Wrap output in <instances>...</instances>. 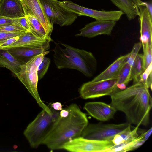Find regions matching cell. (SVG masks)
I'll use <instances>...</instances> for the list:
<instances>
[{
  "label": "cell",
  "mask_w": 152,
  "mask_h": 152,
  "mask_svg": "<svg viewBox=\"0 0 152 152\" xmlns=\"http://www.w3.org/2000/svg\"><path fill=\"white\" fill-rule=\"evenodd\" d=\"M110 96V104L123 112L129 123L139 126L149 124L152 99L148 88L142 83L133 84Z\"/></svg>",
  "instance_id": "cell-1"
},
{
  "label": "cell",
  "mask_w": 152,
  "mask_h": 152,
  "mask_svg": "<svg viewBox=\"0 0 152 152\" xmlns=\"http://www.w3.org/2000/svg\"><path fill=\"white\" fill-rule=\"evenodd\" d=\"M67 108L68 115L59 116L42 142V144L51 151L62 149L65 143L80 137L88 124L86 115L77 104H71Z\"/></svg>",
  "instance_id": "cell-2"
},
{
  "label": "cell",
  "mask_w": 152,
  "mask_h": 152,
  "mask_svg": "<svg viewBox=\"0 0 152 152\" xmlns=\"http://www.w3.org/2000/svg\"><path fill=\"white\" fill-rule=\"evenodd\" d=\"M54 43L53 61L58 69H75L88 77L94 75L97 63L91 52L61 42Z\"/></svg>",
  "instance_id": "cell-3"
},
{
  "label": "cell",
  "mask_w": 152,
  "mask_h": 152,
  "mask_svg": "<svg viewBox=\"0 0 152 152\" xmlns=\"http://www.w3.org/2000/svg\"><path fill=\"white\" fill-rule=\"evenodd\" d=\"M49 52H45L36 55L22 66L20 71L13 74L23 85L42 110L52 113L53 109L48 107L42 100L38 93L37 85L39 80L37 69L44 56Z\"/></svg>",
  "instance_id": "cell-4"
},
{
  "label": "cell",
  "mask_w": 152,
  "mask_h": 152,
  "mask_svg": "<svg viewBox=\"0 0 152 152\" xmlns=\"http://www.w3.org/2000/svg\"><path fill=\"white\" fill-rule=\"evenodd\" d=\"M59 111L53 109V113L42 110L28 125L23 134L30 146L37 148L42 142L56 119L59 116Z\"/></svg>",
  "instance_id": "cell-5"
},
{
  "label": "cell",
  "mask_w": 152,
  "mask_h": 152,
  "mask_svg": "<svg viewBox=\"0 0 152 152\" xmlns=\"http://www.w3.org/2000/svg\"><path fill=\"white\" fill-rule=\"evenodd\" d=\"M44 10L51 24L61 26L71 25L78 15L63 7L57 0H40Z\"/></svg>",
  "instance_id": "cell-6"
},
{
  "label": "cell",
  "mask_w": 152,
  "mask_h": 152,
  "mask_svg": "<svg viewBox=\"0 0 152 152\" xmlns=\"http://www.w3.org/2000/svg\"><path fill=\"white\" fill-rule=\"evenodd\" d=\"M129 125L128 123L119 124H88L80 137L91 140L112 141L116 134Z\"/></svg>",
  "instance_id": "cell-7"
},
{
  "label": "cell",
  "mask_w": 152,
  "mask_h": 152,
  "mask_svg": "<svg viewBox=\"0 0 152 152\" xmlns=\"http://www.w3.org/2000/svg\"><path fill=\"white\" fill-rule=\"evenodd\" d=\"M118 78L98 81H92L83 84L79 89L80 97L84 99L111 95L120 91L117 87Z\"/></svg>",
  "instance_id": "cell-8"
},
{
  "label": "cell",
  "mask_w": 152,
  "mask_h": 152,
  "mask_svg": "<svg viewBox=\"0 0 152 152\" xmlns=\"http://www.w3.org/2000/svg\"><path fill=\"white\" fill-rule=\"evenodd\" d=\"M114 145L111 141L91 140L79 137L65 143L62 149L71 152H104Z\"/></svg>",
  "instance_id": "cell-9"
},
{
  "label": "cell",
  "mask_w": 152,
  "mask_h": 152,
  "mask_svg": "<svg viewBox=\"0 0 152 152\" xmlns=\"http://www.w3.org/2000/svg\"><path fill=\"white\" fill-rule=\"evenodd\" d=\"M63 7L78 15L94 18L96 20L118 21L124 13L121 11H99L87 8L77 4L70 1H59Z\"/></svg>",
  "instance_id": "cell-10"
},
{
  "label": "cell",
  "mask_w": 152,
  "mask_h": 152,
  "mask_svg": "<svg viewBox=\"0 0 152 152\" xmlns=\"http://www.w3.org/2000/svg\"><path fill=\"white\" fill-rule=\"evenodd\" d=\"M52 41V39L39 37L28 32L20 36L14 43L0 49L26 48L42 49L47 51L50 48V42Z\"/></svg>",
  "instance_id": "cell-11"
},
{
  "label": "cell",
  "mask_w": 152,
  "mask_h": 152,
  "mask_svg": "<svg viewBox=\"0 0 152 152\" xmlns=\"http://www.w3.org/2000/svg\"><path fill=\"white\" fill-rule=\"evenodd\" d=\"M26 16L28 14L35 17L41 23L49 37L53 30V26L46 16L40 0H20Z\"/></svg>",
  "instance_id": "cell-12"
},
{
  "label": "cell",
  "mask_w": 152,
  "mask_h": 152,
  "mask_svg": "<svg viewBox=\"0 0 152 152\" xmlns=\"http://www.w3.org/2000/svg\"><path fill=\"white\" fill-rule=\"evenodd\" d=\"M116 23L113 21L96 20L86 25L75 36L92 38L102 34L110 35Z\"/></svg>",
  "instance_id": "cell-13"
},
{
  "label": "cell",
  "mask_w": 152,
  "mask_h": 152,
  "mask_svg": "<svg viewBox=\"0 0 152 152\" xmlns=\"http://www.w3.org/2000/svg\"><path fill=\"white\" fill-rule=\"evenodd\" d=\"M83 108L92 117L103 121L113 118L117 111L110 104L100 102H86Z\"/></svg>",
  "instance_id": "cell-14"
},
{
  "label": "cell",
  "mask_w": 152,
  "mask_h": 152,
  "mask_svg": "<svg viewBox=\"0 0 152 152\" xmlns=\"http://www.w3.org/2000/svg\"><path fill=\"white\" fill-rule=\"evenodd\" d=\"M138 7L140 42L142 44H152V18L145 6H139Z\"/></svg>",
  "instance_id": "cell-15"
},
{
  "label": "cell",
  "mask_w": 152,
  "mask_h": 152,
  "mask_svg": "<svg viewBox=\"0 0 152 152\" xmlns=\"http://www.w3.org/2000/svg\"><path fill=\"white\" fill-rule=\"evenodd\" d=\"M0 16L11 18L25 17L20 0H0Z\"/></svg>",
  "instance_id": "cell-16"
},
{
  "label": "cell",
  "mask_w": 152,
  "mask_h": 152,
  "mask_svg": "<svg viewBox=\"0 0 152 152\" xmlns=\"http://www.w3.org/2000/svg\"><path fill=\"white\" fill-rule=\"evenodd\" d=\"M127 57V54L121 56L91 81L96 82L118 78L121 68L126 62Z\"/></svg>",
  "instance_id": "cell-17"
},
{
  "label": "cell",
  "mask_w": 152,
  "mask_h": 152,
  "mask_svg": "<svg viewBox=\"0 0 152 152\" xmlns=\"http://www.w3.org/2000/svg\"><path fill=\"white\" fill-rule=\"evenodd\" d=\"M131 20L138 16L140 13L139 6L141 0H110Z\"/></svg>",
  "instance_id": "cell-18"
},
{
  "label": "cell",
  "mask_w": 152,
  "mask_h": 152,
  "mask_svg": "<svg viewBox=\"0 0 152 152\" xmlns=\"http://www.w3.org/2000/svg\"><path fill=\"white\" fill-rule=\"evenodd\" d=\"M24 64L14 57L8 50L0 49V67L8 69L13 74L19 72Z\"/></svg>",
  "instance_id": "cell-19"
},
{
  "label": "cell",
  "mask_w": 152,
  "mask_h": 152,
  "mask_svg": "<svg viewBox=\"0 0 152 152\" xmlns=\"http://www.w3.org/2000/svg\"><path fill=\"white\" fill-rule=\"evenodd\" d=\"M8 50L14 57L24 63L28 62L33 56L47 51L42 49L26 48H11Z\"/></svg>",
  "instance_id": "cell-20"
},
{
  "label": "cell",
  "mask_w": 152,
  "mask_h": 152,
  "mask_svg": "<svg viewBox=\"0 0 152 152\" xmlns=\"http://www.w3.org/2000/svg\"><path fill=\"white\" fill-rule=\"evenodd\" d=\"M139 126L136 127L132 131L131 130L130 124L124 129L116 134L112 142L115 145H117L126 142L130 143L138 135L137 132Z\"/></svg>",
  "instance_id": "cell-21"
},
{
  "label": "cell",
  "mask_w": 152,
  "mask_h": 152,
  "mask_svg": "<svg viewBox=\"0 0 152 152\" xmlns=\"http://www.w3.org/2000/svg\"><path fill=\"white\" fill-rule=\"evenodd\" d=\"M26 16L29 24L31 33L39 37L51 39L48 35L41 23L35 17L30 14Z\"/></svg>",
  "instance_id": "cell-22"
},
{
  "label": "cell",
  "mask_w": 152,
  "mask_h": 152,
  "mask_svg": "<svg viewBox=\"0 0 152 152\" xmlns=\"http://www.w3.org/2000/svg\"><path fill=\"white\" fill-rule=\"evenodd\" d=\"M142 54L138 53L136 57L134 65L132 69V76L133 84L138 83L139 77L143 72L142 65Z\"/></svg>",
  "instance_id": "cell-23"
},
{
  "label": "cell",
  "mask_w": 152,
  "mask_h": 152,
  "mask_svg": "<svg viewBox=\"0 0 152 152\" xmlns=\"http://www.w3.org/2000/svg\"><path fill=\"white\" fill-rule=\"evenodd\" d=\"M132 80L131 67L126 62L120 71L118 78L117 83H124L127 86Z\"/></svg>",
  "instance_id": "cell-24"
},
{
  "label": "cell",
  "mask_w": 152,
  "mask_h": 152,
  "mask_svg": "<svg viewBox=\"0 0 152 152\" xmlns=\"http://www.w3.org/2000/svg\"><path fill=\"white\" fill-rule=\"evenodd\" d=\"M143 54H142V67L143 72L152 62V44H142Z\"/></svg>",
  "instance_id": "cell-25"
},
{
  "label": "cell",
  "mask_w": 152,
  "mask_h": 152,
  "mask_svg": "<svg viewBox=\"0 0 152 152\" xmlns=\"http://www.w3.org/2000/svg\"><path fill=\"white\" fill-rule=\"evenodd\" d=\"M50 63V59L45 56L38 68L37 75L39 80L42 79L46 73Z\"/></svg>",
  "instance_id": "cell-26"
},
{
  "label": "cell",
  "mask_w": 152,
  "mask_h": 152,
  "mask_svg": "<svg viewBox=\"0 0 152 152\" xmlns=\"http://www.w3.org/2000/svg\"><path fill=\"white\" fill-rule=\"evenodd\" d=\"M0 31L7 32H28L20 25L15 24L0 27Z\"/></svg>",
  "instance_id": "cell-27"
},
{
  "label": "cell",
  "mask_w": 152,
  "mask_h": 152,
  "mask_svg": "<svg viewBox=\"0 0 152 152\" xmlns=\"http://www.w3.org/2000/svg\"><path fill=\"white\" fill-rule=\"evenodd\" d=\"M26 33V32H7L0 31V44L7 39L21 36Z\"/></svg>",
  "instance_id": "cell-28"
},
{
  "label": "cell",
  "mask_w": 152,
  "mask_h": 152,
  "mask_svg": "<svg viewBox=\"0 0 152 152\" xmlns=\"http://www.w3.org/2000/svg\"><path fill=\"white\" fill-rule=\"evenodd\" d=\"M152 63H151L148 67L140 75L138 83H142L145 86L146 80L150 74L152 72Z\"/></svg>",
  "instance_id": "cell-29"
},
{
  "label": "cell",
  "mask_w": 152,
  "mask_h": 152,
  "mask_svg": "<svg viewBox=\"0 0 152 152\" xmlns=\"http://www.w3.org/2000/svg\"><path fill=\"white\" fill-rule=\"evenodd\" d=\"M15 19L19 25L26 30L28 31L31 33L30 26L26 16L15 18Z\"/></svg>",
  "instance_id": "cell-30"
},
{
  "label": "cell",
  "mask_w": 152,
  "mask_h": 152,
  "mask_svg": "<svg viewBox=\"0 0 152 152\" xmlns=\"http://www.w3.org/2000/svg\"><path fill=\"white\" fill-rule=\"evenodd\" d=\"M14 24L19 25L15 18H11L0 16V27Z\"/></svg>",
  "instance_id": "cell-31"
},
{
  "label": "cell",
  "mask_w": 152,
  "mask_h": 152,
  "mask_svg": "<svg viewBox=\"0 0 152 152\" xmlns=\"http://www.w3.org/2000/svg\"><path fill=\"white\" fill-rule=\"evenodd\" d=\"M19 37L20 36H16L10 38L4 41L0 44V49L14 43L19 39Z\"/></svg>",
  "instance_id": "cell-32"
},
{
  "label": "cell",
  "mask_w": 152,
  "mask_h": 152,
  "mask_svg": "<svg viewBox=\"0 0 152 152\" xmlns=\"http://www.w3.org/2000/svg\"><path fill=\"white\" fill-rule=\"evenodd\" d=\"M143 5L145 6L148 10L151 18H152V3L151 2H143Z\"/></svg>",
  "instance_id": "cell-33"
},
{
  "label": "cell",
  "mask_w": 152,
  "mask_h": 152,
  "mask_svg": "<svg viewBox=\"0 0 152 152\" xmlns=\"http://www.w3.org/2000/svg\"><path fill=\"white\" fill-rule=\"evenodd\" d=\"M152 72H151L148 77L145 84V86L148 88H150L151 90H152Z\"/></svg>",
  "instance_id": "cell-34"
},
{
  "label": "cell",
  "mask_w": 152,
  "mask_h": 152,
  "mask_svg": "<svg viewBox=\"0 0 152 152\" xmlns=\"http://www.w3.org/2000/svg\"><path fill=\"white\" fill-rule=\"evenodd\" d=\"M51 107L54 110L57 111L61 110L62 109V105L59 102H56L51 104Z\"/></svg>",
  "instance_id": "cell-35"
},
{
  "label": "cell",
  "mask_w": 152,
  "mask_h": 152,
  "mask_svg": "<svg viewBox=\"0 0 152 152\" xmlns=\"http://www.w3.org/2000/svg\"><path fill=\"white\" fill-rule=\"evenodd\" d=\"M69 111L67 108L64 109H62L59 112V115L62 117H66L69 115Z\"/></svg>",
  "instance_id": "cell-36"
},
{
  "label": "cell",
  "mask_w": 152,
  "mask_h": 152,
  "mask_svg": "<svg viewBox=\"0 0 152 152\" xmlns=\"http://www.w3.org/2000/svg\"><path fill=\"white\" fill-rule=\"evenodd\" d=\"M117 87L120 90H122L126 88V85L124 83H117Z\"/></svg>",
  "instance_id": "cell-37"
}]
</instances>
